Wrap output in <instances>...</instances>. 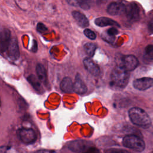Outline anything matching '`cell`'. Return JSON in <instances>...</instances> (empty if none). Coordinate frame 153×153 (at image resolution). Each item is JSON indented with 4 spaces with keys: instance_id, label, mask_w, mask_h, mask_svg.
<instances>
[{
    "instance_id": "obj_1",
    "label": "cell",
    "mask_w": 153,
    "mask_h": 153,
    "mask_svg": "<svg viewBox=\"0 0 153 153\" xmlns=\"http://www.w3.org/2000/svg\"><path fill=\"white\" fill-rule=\"evenodd\" d=\"M129 79V72L117 65L111 72L110 84L115 88L123 89L127 85Z\"/></svg>"
},
{
    "instance_id": "obj_2",
    "label": "cell",
    "mask_w": 153,
    "mask_h": 153,
    "mask_svg": "<svg viewBox=\"0 0 153 153\" xmlns=\"http://www.w3.org/2000/svg\"><path fill=\"white\" fill-rule=\"evenodd\" d=\"M128 117L133 124L142 128H147L151 126V120L149 116L140 108H130L128 111Z\"/></svg>"
},
{
    "instance_id": "obj_3",
    "label": "cell",
    "mask_w": 153,
    "mask_h": 153,
    "mask_svg": "<svg viewBox=\"0 0 153 153\" xmlns=\"http://www.w3.org/2000/svg\"><path fill=\"white\" fill-rule=\"evenodd\" d=\"M123 145L136 152H142L145 149V143L143 139L136 134H129L123 139Z\"/></svg>"
},
{
    "instance_id": "obj_4",
    "label": "cell",
    "mask_w": 153,
    "mask_h": 153,
    "mask_svg": "<svg viewBox=\"0 0 153 153\" xmlns=\"http://www.w3.org/2000/svg\"><path fill=\"white\" fill-rule=\"evenodd\" d=\"M119 57L118 61L117 60V65L121 66L128 72L135 69L139 64L137 59L133 55L123 56Z\"/></svg>"
},
{
    "instance_id": "obj_5",
    "label": "cell",
    "mask_w": 153,
    "mask_h": 153,
    "mask_svg": "<svg viewBox=\"0 0 153 153\" xmlns=\"http://www.w3.org/2000/svg\"><path fill=\"white\" fill-rule=\"evenodd\" d=\"M68 149L76 152L92 151L93 149H95L91 147L90 142L83 140H76L71 142L68 145Z\"/></svg>"
},
{
    "instance_id": "obj_6",
    "label": "cell",
    "mask_w": 153,
    "mask_h": 153,
    "mask_svg": "<svg viewBox=\"0 0 153 153\" xmlns=\"http://www.w3.org/2000/svg\"><path fill=\"white\" fill-rule=\"evenodd\" d=\"M18 136L20 140L26 144L33 143L36 140V135L32 128H20L18 131Z\"/></svg>"
},
{
    "instance_id": "obj_7",
    "label": "cell",
    "mask_w": 153,
    "mask_h": 153,
    "mask_svg": "<svg viewBox=\"0 0 153 153\" xmlns=\"http://www.w3.org/2000/svg\"><path fill=\"white\" fill-rule=\"evenodd\" d=\"M124 12L130 21L134 22L139 20V8L136 3L131 2L127 6H125Z\"/></svg>"
},
{
    "instance_id": "obj_8",
    "label": "cell",
    "mask_w": 153,
    "mask_h": 153,
    "mask_svg": "<svg viewBox=\"0 0 153 153\" xmlns=\"http://www.w3.org/2000/svg\"><path fill=\"white\" fill-rule=\"evenodd\" d=\"M153 79L149 77H143L135 79L133 82V87L139 90H145L152 87Z\"/></svg>"
},
{
    "instance_id": "obj_9",
    "label": "cell",
    "mask_w": 153,
    "mask_h": 153,
    "mask_svg": "<svg viewBox=\"0 0 153 153\" xmlns=\"http://www.w3.org/2000/svg\"><path fill=\"white\" fill-rule=\"evenodd\" d=\"M7 51L8 55L11 59L16 60L19 59L20 56V51L18 42L16 38H11Z\"/></svg>"
},
{
    "instance_id": "obj_10",
    "label": "cell",
    "mask_w": 153,
    "mask_h": 153,
    "mask_svg": "<svg viewBox=\"0 0 153 153\" xmlns=\"http://www.w3.org/2000/svg\"><path fill=\"white\" fill-rule=\"evenodd\" d=\"M83 64L85 69L92 75L97 76L100 75V70L97 65H96L90 58H85L83 60Z\"/></svg>"
},
{
    "instance_id": "obj_11",
    "label": "cell",
    "mask_w": 153,
    "mask_h": 153,
    "mask_svg": "<svg viewBox=\"0 0 153 153\" xmlns=\"http://www.w3.org/2000/svg\"><path fill=\"white\" fill-rule=\"evenodd\" d=\"M11 32L7 29L2 30L0 33V49L2 51H5L11 41Z\"/></svg>"
},
{
    "instance_id": "obj_12",
    "label": "cell",
    "mask_w": 153,
    "mask_h": 153,
    "mask_svg": "<svg viewBox=\"0 0 153 153\" xmlns=\"http://www.w3.org/2000/svg\"><path fill=\"white\" fill-rule=\"evenodd\" d=\"M125 5L121 2H112L108 8L107 12L109 14L112 16H117L121 14L124 12Z\"/></svg>"
},
{
    "instance_id": "obj_13",
    "label": "cell",
    "mask_w": 153,
    "mask_h": 153,
    "mask_svg": "<svg viewBox=\"0 0 153 153\" xmlns=\"http://www.w3.org/2000/svg\"><path fill=\"white\" fill-rule=\"evenodd\" d=\"M87 91V88L84 82L81 78L79 74L76 75L75 82H74V92L79 94H83Z\"/></svg>"
},
{
    "instance_id": "obj_14",
    "label": "cell",
    "mask_w": 153,
    "mask_h": 153,
    "mask_svg": "<svg viewBox=\"0 0 153 153\" xmlns=\"http://www.w3.org/2000/svg\"><path fill=\"white\" fill-rule=\"evenodd\" d=\"M60 88L65 93H71L74 92V82L70 77H65L60 82Z\"/></svg>"
},
{
    "instance_id": "obj_15",
    "label": "cell",
    "mask_w": 153,
    "mask_h": 153,
    "mask_svg": "<svg viewBox=\"0 0 153 153\" xmlns=\"http://www.w3.org/2000/svg\"><path fill=\"white\" fill-rule=\"evenodd\" d=\"M72 15L80 27H86L89 25L88 20L82 13L77 11H74L72 13Z\"/></svg>"
},
{
    "instance_id": "obj_16",
    "label": "cell",
    "mask_w": 153,
    "mask_h": 153,
    "mask_svg": "<svg viewBox=\"0 0 153 153\" xmlns=\"http://www.w3.org/2000/svg\"><path fill=\"white\" fill-rule=\"evenodd\" d=\"M94 23L100 27H105L107 26H115L117 27L120 26V25L115 20L105 17H100L94 20Z\"/></svg>"
},
{
    "instance_id": "obj_17",
    "label": "cell",
    "mask_w": 153,
    "mask_h": 153,
    "mask_svg": "<svg viewBox=\"0 0 153 153\" xmlns=\"http://www.w3.org/2000/svg\"><path fill=\"white\" fill-rule=\"evenodd\" d=\"M36 72L38 76V78L39 79V81L42 82L44 84L46 85L48 82L47 75L46 70L42 64L38 63L36 65Z\"/></svg>"
},
{
    "instance_id": "obj_18",
    "label": "cell",
    "mask_w": 153,
    "mask_h": 153,
    "mask_svg": "<svg viewBox=\"0 0 153 153\" xmlns=\"http://www.w3.org/2000/svg\"><path fill=\"white\" fill-rule=\"evenodd\" d=\"M28 81L32 85V87L38 91H41L42 90L41 83L38 78H36L34 75H30L27 78Z\"/></svg>"
},
{
    "instance_id": "obj_19",
    "label": "cell",
    "mask_w": 153,
    "mask_h": 153,
    "mask_svg": "<svg viewBox=\"0 0 153 153\" xmlns=\"http://www.w3.org/2000/svg\"><path fill=\"white\" fill-rule=\"evenodd\" d=\"M84 50L85 53L90 57H91L94 56L95 51L96 50V45L91 42H87L84 45Z\"/></svg>"
},
{
    "instance_id": "obj_20",
    "label": "cell",
    "mask_w": 153,
    "mask_h": 153,
    "mask_svg": "<svg viewBox=\"0 0 153 153\" xmlns=\"http://www.w3.org/2000/svg\"><path fill=\"white\" fill-rule=\"evenodd\" d=\"M153 57V46L152 45H148L145 48V57L148 60V61H152Z\"/></svg>"
},
{
    "instance_id": "obj_21",
    "label": "cell",
    "mask_w": 153,
    "mask_h": 153,
    "mask_svg": "<svg viewBox=\"0 0 153 153\" xmlns=\"http://www.w3.org/2000/svg\"><path fill=\"white\" fill-rule=\"evenodd\" d=\"M92 2L93 0H81L79 6L83 10H87L90 9Z\"/></svg>"
},
{
    "instance_id": "obj_22",
    "label": "cell",
    "mask_w": 153,
    "mask_h": 153,
    "mask_svg": "<svg viewBox=\"0 0 153 153\" xmlns=\"http://www.w3.org/2000/svg\"><path fill=\"white\" fill-rule=\"evenodd\" d=\"M84 33L87 38H88L89 39H90L91 40H94L96 38V35L95 33L93 30H91L89 29H85L84 30Z\"/></svg>"
},
{
    "instance_id": "obj_23",
    "label": "cell",
    "mask_w": 153,
    "mask_h": 153,
    "mask_svg": "<svg viewBox=\"0 0 153 153\" xmlns=\"http://www.w3.org/2000/svg\"><path fill=\"white\" fill-rule=\"evenodd\" d=\"M36 29H37V31L39 32V33H43L47 30V27L43 23H38L37 24Z\"/></svg>"
},
{
    "instance_id": "obj_24",
    "label": "cell",
    "mask_w": 153,
    "mask_h": 153,
    "mask_svg": "<svg viewBox=\"0 0 153 153\" xmlns=\"http://www.w3.org/2000/svg\"><path fill=\"white\" fill-rule=\"evenodd\" d=\"M66 1L69 5L76 7L79 5L81 0H66Z\"/></svg>"
},
{
    "instance_id": "obj_25",
    "label": "cell",
    "mask_w": 153,
    "mask_h": 153,
    "mask_svg": "<svg viewBox=\"0 0 153 153\" xmlns=\"http://www.w3.org/2000/svg\"><path fill=\"white\" fill-rule=\"evenodd\" d=\"M34 43H35V46L33 47L32 51L33 52H36L37 51V44H36V42L35 41H34Z\"/></svg>"
},
{
    "instance_id": "obj_26",
    "label": "cell",
    "mask_w": 153,
    "mask_h": 153,
    "mask_svg": "<svg viewBox=\"0 0 153 153\" xmlns=\"http://www.w3.org/2000/svg\"><path fill=\"white\" fill-rule=\"evenodd\" d=\"M96 1L97 3H100L102 1V0H96Z\"/></svg>"
}]
</instances>
